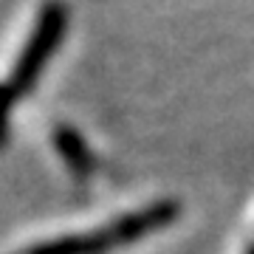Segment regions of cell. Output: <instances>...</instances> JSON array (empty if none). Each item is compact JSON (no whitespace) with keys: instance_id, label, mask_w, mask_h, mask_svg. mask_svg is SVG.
Here are the masks:
<instances>
[{"instance_id":"obj_1","label":"cell","mask_w":254,"mask_h":254,"mask_svg":"<svg viewBox=\"0 0 254 254\" xmlns=\"http://www.w3.org/2000/svg\"><path fill=\"white\" fill-rule=\"evenodd\" d=\"M63 28H65V6H57L51 3L40 20V26H37L34 37H31V43L26 46V54L20 60L17 71H14V82H11V91H23L28 82L34 79V73L46 65L48 54L54 51V46L60 43V37H63Z\"/></svg>"}]
</instances>
